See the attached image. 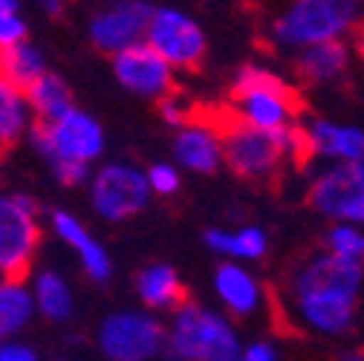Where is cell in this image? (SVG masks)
Listing matches in <instances>:
<instances>
[{"label":"cell","instance_id":"12","mask_svg":"<svg viewBox=\"0 0 364 361\" xmlns=\"http://www.w3.org/2000/svg\"><path fill=\"white\" fill-rule=\"evenodd\" d=\"M113 75L127 93L154 102H162L176 87V72L145 43H136V47L113 55Z\"/></svg>","mask_w":364,"mask_h":361},{"label":"cell","instance_id":"10","mask_svg":"<svg viewBox=\"0 0 364 361\" xmlns=\"http://www.w3.org/2000/svg\"><path fill=\"white\" fill-rule=\"evenodd\" d=\"M309 205L344 225H364V165H330L312 179Z\"/></svg>","mask_w":364,"mask_h":361},{"label":"cell","instance_id":"6","mask_svg":"<svg viewBox=\"0 0 364 361\" xmlns=\"http://www.w3.org/2000/svg\"><path fill=\"white\" fill-rule=\"evenodd\" d=\"M142 43L151 47L173 72L197 70L208 50L203 26L188 12L171 6H154Z\"/></svg>","mask_w":364,"mask_h":361},{"label":"cell","instance_id":"11","mask_svg":"<svg viewBox=\"0 0 364 361\" xmlns=\"http://www.w3.org/2000/svg\"><path fill=\"white\" fill-rule=\"evenodd\" d=\"M151 12L154 6L145 0H119V4L102 6L90 18V41L99 53L113 58L145 41Z\"/></svg>","mask_w":364,"mask_h":361},{"label":"cell","instance_id":"31","mask_svg":"<svg viewBox=\"0 0 364 361\" xmlns=\"http://www.w3.org/2000/svg\"><path fill=\"white\" fill-rule=\"evenodd\" d=\"M53 173L61 185H84L90 176H93V171H90V165H75V162H64V165H53Z\"/></svg>","mask_w":364,"mask_h":361},{"label":"cell","instance_id":"4","mask_svg":"<svg viewBox=\"0 0 364 361\" xmlns=\"http://www.w3.org/2000/svg\"><path fill=\"white\" fill-rule=\"evenodd\" d=\"M235 110L232 116L255 130L278 133L298 119V93L272 70L246 64L237 70L232 84Z\"/></svg>","mask_w":364,"mask_h":361},{"label":"cell","instance_id":"16","mask_svg":"<svg viewBox=\"0 0 364 361\" xmlns=\"http://www.w3.org/2000/svg\"><path fill=\"white\" fill-rule=\"evenodd\" d=\"M361 284H364V266L338 260L330 252L312 254L306 263L298 266L292 278V289H336L347 295H358Z\"/></svg>","mask_w":364,"mask_h":361},{"label":"cell","instance_id":"26","mask_svg":"<svg viewBox=\"0 0 364 361\" xmlns=\"http://www.w3.org/2000/svg\"><path fill=\"white\" fill-rule=\"evenodd\" d=\"M43 72H47V58H43V53L38 47H32L29 41L0 53V78L18 90H26Z\"/></svg>","mask_w":364,"mask_h":361},{"label":"cell","instance_id":"21","mask_svg":"<svg viewBox=\"0 0 364 361\" xmlns=\"http://www.w3.org/2000/svg\"><path fill=\"white\" fill-rule=\"evenodd\" d=\"M29 292H32L35 312H41L47 321H53V324L70 321L73 306H75L73 289L55 272V269H41V272H35L32 275V284H29Z\"/></svg>","mask_w":364,"mask_h":361},{"label":"cell","instance_id":"15","mask_svg":"<svg viewBox=\"0 0 364 361\" xmlns=\"http://www.w3.org/2000/svg\"><path fill=\"white\" fill-rule=\"evenodd\" d=\"M173 156L176 162L194 171V173H214L223 162V139H220V124L205 122L203 116L191 119L186 127L176 130L173 136Z\"/></svg>","mask_w":364,"mask_h":361},{"label":"cell","instance_id":"1","mask_svg":"<svg viewBox=\"0 0 364 361\" xmlns=\"http://www.w3.org/2000/svg\"><path fill=\"white\" fill-rule=\"evenodd\" d=\"M220 124V139H223V159L240 179L249 183H263L272 179L287 159H304L309 156L304 127L292 124L278 133L255 130L243 122H237L232 113L225 116Z\"/></svg>","mask_w":364,"mask_h":361},{"label":"cell","instance_id":"33","mask_svg":"<svg viewBox=\"0 0 364 361\" xmlns=\"http://www.w3.org/2000/svg\"><path fill=\"white\" fill-rule=\"evenodd\" d=\"M0 361H38V352L21 341H4L0 344Z\"/></svg>","mask_w":364,"mask_h":361},{"label":"cell","instance_id":"19","mask_svg":"<svg viewBox=\"0 0 364 361\" xmlns=\"http://www.w3.org/2000/svg\"><path fill=\"white\" fill-rule=\"evenodd\" d=\"M298 75L306 84H330L336 78H341L350 67V47L347 41H327L318 43V47L301 50L298 53Z\"/></svg>","mask_w":364,"mask_h":361},{"label":"cell","instance_id":"34","mask_svg":"<svg viewBox=\"0 0 364 361\" xmlns=\"http://www.w3.org/2000/svg\"><path fill=\"white\" fill-rule=\"evenodd\" d=\"M355 53H358V58H361V64H364V15H361V21L355 23Z\"/></svg>","mask_w":364,"mask_h":361},{"label":"cell","instance_id":"25","mask_svg":"<svg viewBox=\"0 0 364 361\" xmlns=\"http://www.w3.org/2000/svg\"><path fill=\"white\" fill-rule=\"evenodd\" d=\"M29 127H32V113L23 90L0 78V153L12 148L18 139H23Z\"/></svg>","mask_w":364,"mask_h":361},{"label":"cell","instance_id":"22","mask_svg":"<svg viewBox=\"0 0 364 361\" xmlns=\"http://www.w3.org/2000/svg\"><path fill=\"white\" fill-rule=\"evenodd\" d=\"M35 318V303L26 281L0 278V344L12 341Z\"/></svg>","mask_w":364,"mask_h":361},{"label":"cell","instance_id":"23","mask_svg":"<svg viewBox=\"0 0 364 361\" xmlns=\"http://www.w3.org/2000/svg\"><path fill=\"white\" fill-rule=\"evenodd\" d=\"M23 96H26V104H29V113L35 122H55L58 116H64L67 110H73V93H70V87L61 75L55 72H43L35 84H29L23 90Z\"/></svg>","mask_w":364,"mask_h":361},{"label":"cell","instance_id":"8","mask_svg":"<svg viewBox=\"0 0 364 361\" xmlns=\"http://www.w3.org/2000/svg\"><path fill=\"white\" fill-rule=\"evenodd\" d=\"M99 350L107 361H151L165 350V327L148 312H113L99 324Z\"/></svg>","mask_w":364,"mask_h":361},{"label":"cell","instance_id":"32","mask_svg":"<svg viewBox=\"0 0 364 361\" xmlns=\"http://www.w3.org/2000/svg\"><path fill=\"white\" fill-rule=\"evenodd\" d=\"M235 361H278V350L269 341H252V344L240 347Z\"/></svg>","mask_w":364,"mask_h":361},{"label":"cell","instance_id":"5","mask_svg":"<svg viewBox=\"0 0 364 361\" xmlns=\"http://www.w3.org/2000/svg\"><path fill=\"white\" fill-rule=\"evenodd\" d=\"M29 139L50 168L64 162L93 165L105 153V130L99 119L78 107L67 110L55 122H32Z\"/></svg>","mask_w":364,"mask_h":361},{"label":"cell","instance_id":"2","mask_svg":"<svg viewBox=\"0 0 364 361\" xmlns=\"http://www.w3.org/2000/svg\"><path fill=\"white\" fill-rule=\"evenodd\" d=\"M240 335L223 312L203 303H179L165 330V352L173 361H235Z\"/></svg>","mask_w":364,"mask_h":361},{"label":"cell","instance_id":"24","mask_svg":"<svg viewBox=\"0 0 364 361\" xmlns=\"http://www.w3.org/2000/svg\"><path fill=\"white\" fill-rule=\"evenodd\" d=\"M205 246L214 254L229 257L232 263H243V260H260L269 249V240L263 235V229L257 225H243L237 232H225V229H208L203 235Z\"/></svg>","mask_w":364,"mask_h":361},{"label":"cell","instance_id":"20","mask_svg":"<svg viewBox=\"0 0 364 361\" xmlns=\"http://www.w3.org/2000/svg\"><path fill=\"white\" fill-rule=\"evenodd\" d=\"M136 292H139V301L148 309H176L179 303H186V289H182V281L176 275V269L168 263H151L145 266L139 278H136Z\"/></svg>","mask_w":364,"mask_h":361},{"label":"cell","instance_id":"18","mask_svg":"<svg viewBox=\"0 0 364 361\" xmlns=\"http://www.w3.org/2000/svg\"><path fill=\"white\" fill-rule=\"evenodd\" d=\"M214 292L232 315H252L263 303V289L243 263L225 260L214 272Z\"/></svg>","mask_w":364,"mask_h":361},{"label":"cell","instance_id":"28","mask_svg":"<svg viewBox=\"0 0 364 361\" xmlns=\"http://www.w3.org/2000/svg\"><path fill=\"white\" fill-rule=\"evenodd\" d=\"M26 41V21L21 18L18 0H0V53Z\"/></svg>","mask_w":364,"mask_h":361},{"label":"cell","instance_id":"35","mask_svg":"<svg viewBox=\"0 0 364 361\" xmlns=\"http://www.w3.org/2000/svg\"><path fill=\"white\" fill-rule=\"evenodd\" d=\"M41 9L47 12V15H61L64 12V4H58V0H43Z\"/></svg>","mask_w":364,"mask_h":361},{"label":"cell","instance_id":"14","mask_svg":"<svg viewBox=\"0 0 364 361\" xmlns=\"http://www.w3.org/2000/svg\"><path fill=\"white\" fill-rule=\"evenodd\" d=\"M304 139L309 156H321L330 165H341V162L364 165V130L355 124L312 119L304 127Z\"/></svg>","mask_w":364,"mask_h":361},{"label":"cell","instance_id":"17","mask_svg":"<svg viewBox=\"0 0 364 361\" xmlns=\"http://www.w3.org/2000/svg\"><path fill=\"white\" fill-rule=\"evenodd\" d=\"M53 232L75 252V257H78V263H81V269L87 272L90 281H99V284L110 281L113 263H110L107 249L87 232V225L75 214H70V211H53Z\"/></svg>","mask_w":364,"mask_h":361},{"label":"cell","instance_id":"3","mask_svg":"<svg viewBox=\"0 0 364 361\" xmlns=\"http://www.w3.org/2000/svg\"><path fill=\"white\" fill-rule=\"evenodd\" d=\"M355 0H295L275 21L269 38L281 50H309L327 41H344L361 21Z\"/></svg>","mask_w":364,"mask_h":361},{"label":"cell","instance_id":"7","mask_svg":"<svg viewBox=\"0 0 364 361\" xmlns=\"http://www.w3.org/2000/svg\"><path fill=\"white\" fill-rule=\"evenodd\" d=\"M38 243V205L26 194H0V278L23 281Z\"/></svg>","mask_w":364,"mask_h":361},{"label":"cell","instance_id":"37","mask_svg":"<svg viewBox=\"0 0 364 361\" xmlns=\"http://www.w3.org/2000/svg\"><path fill=\"white\" fill-rule=\"evenodd\" d=\"M0 176H4V153H0Z\"/></svg>","mask_w":364,"mask_h":361},{"label":"cell","instance_id":"27","mask_svg":"<svg viewBox=\"0 0 364 361\" xmlns=\"http://www.w3.org/2000/svg\"><path fill=\"white\" fill-rule=\"evenodd\" d=\"M327 252L333 257H338V260L364 266V232L355 229V225L336 222L333 229L327 232Z\"/></svg>","mask_w":364,"mask_h":361},{"label":"cell","instance_id":"9","mask_svg":"<svg viewBox=\"0 0 364 361\" xmlns=\"http://www.w3.org/2000/svg\"><path fill=\"white\" fill-rule=\"evenodd\" d=\"M151 200L145 171L127 162H107L90 176V203L107 222H124L139 214Z\"/></svg>","mask_w":364,"mask_h":361},{"label":"cell","instance_id":"30","mask_svg":"<svg viewBox=\"0 0 364 361\" xmlns=\"http://www.w3.org/2000/svg\"><path fill=\"white\" fill-rule=\"evenodd\" d=\"M159 113H162V119H165V124H171V127H186L191 119H194V110H191V104L182 99L176 90L171 96H165L162 102H159Z\"/></svg>","mask_w":364,"mask_h":361},{"label":"cell","instance_id":"13","mask_svg":"<svg viewBox=\"0 0 364 361\" xmlns=\"http://www.w3.org/2000/svg\"><path fill=\"white\" fill-rule=\"evenodd\" d=\"M298 321L321 335H341L353 327L355 295L336 289H292Z\"/></svg>","mask_w":364,"mask_h":361},{"label":"cell","instance_id":"29","mask_svg":"<svg viewBox=\"0 0 364 361\" xmlns=\"http://www.w3.org/2000/svg\"><path fill=\"white\" fill-rule=\"evenodd\" d=\"M145 179H148V188H151V194H156V197H173L176 191H179V171L173 168V165H168V162H156V165H151L148 171H145Z\"/></svg>","mask_w":364,"mask_h":361},{"label":"cell","instance_id":"36","mask_svg":"<svg viewBox=\"0 0 364 361\" xmlns=\"http://www.w3.org/2000/svg\"><path fill=\"white\" fill-rule=\"evenodd\" d=\"M338 361H364V350H344Z\"/></svg>","mask_w":364,"mask_h":361}]
</instances>
